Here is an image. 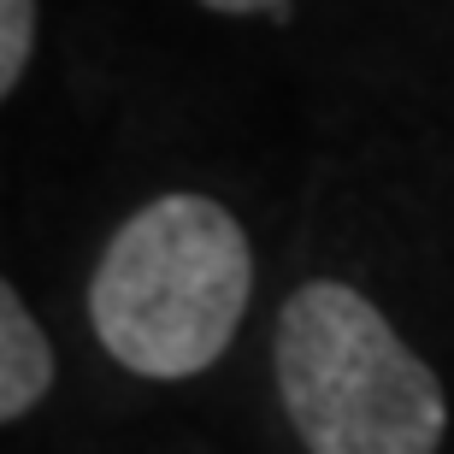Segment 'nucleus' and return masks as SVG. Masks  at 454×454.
<instances>
[{"label": "nucleus", "mask_w": 454, "mask_h": 454, "mask_svg": "<svg viewBox=\"0 0 454 454\" xmlns=\"http://www.w3.org/2000/svg\"><path fill=\"white\" fill-rule=\"evenodd\" d=\"M53 389V342L24 307L18 284H0V419H24Z\"/></svg>", "instance_id": "nucleus-3"}, {"label": "nucleus", "mask_w": 454, "mask_h": 454, "mask_svg": "<svg viewBox=\"0 0 454 454\" xmlns=\"http://www.w3.org/2000/svg\"><path fill=\"white\" fill-rule=\"evenodd\" d=\"M254 248L213 195H160L113 231L89 278L95 337L136 378H195L242 331Z\"/></svg>", "instance_id": "nucleus-1"}, {"label": "nucleus", "mask_w": 454, "mask_h": 454, "mask_svg": "<svg viewBox=\"0 0 454 454\" xmlns=\"http://www.w3.org/2000/svg\"><path fill=\"white\" fill-rule=\"evenodd\" d=\"M207 12H231V18H254V12H266V18H289V0H201Z\"/></svg>", "instance_id": "nucleus-5"}, {"label": "nucleus", "mask_w": 454, "mask_h": 454, "mask_svg": "<svg viewBox=\"0 0 454 454\" xmlns=\"http://www.w3.org/2000/svg\"><path fill=\"white\" fill-rule=\"evenodd\" d=\"M35 53V0H0V95L24 83V66Z\"/></svg>", "instance_id": "nucleus-4"}, {"label": "nucleus", "mask_w": 454, "mask_h": 454, "mask_svg": "<svg viewBox=\"0 0 454 454\" xmlns=\"http://www.w3.org/2000/svg\"><path fill=\"white\" fill-rule=\"evenodd\" d=\"M278 395L307 454H437L449 395L395 325L342 278L289 289L271 331Z\"/></svg>", "instance_id": "nucleus-2"}]
</instances>
